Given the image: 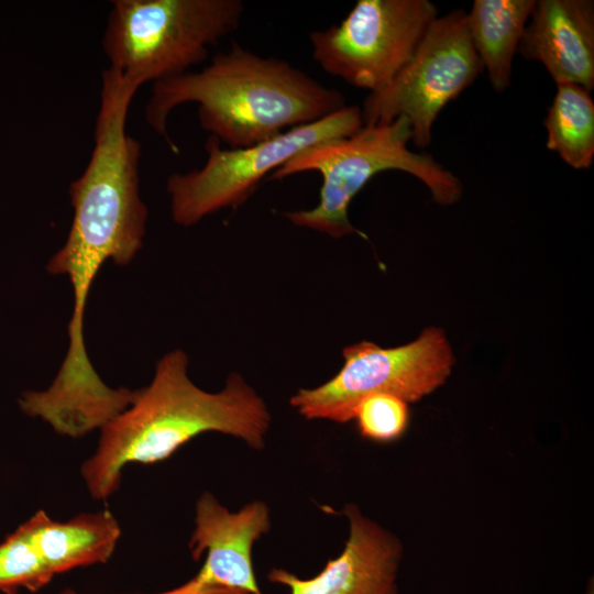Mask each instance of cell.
I'll list each match as a JSON object with an SVG mask.
<instances>
[{"label": "cell", "instance_id": "cell-1", "mask_svg": "<svg viewBox=\"0 0 594 594\" xmlns=\"http://www.w3.org/2000/svg\"><path fill=\"white\" fill-rule=\"evenodd\" d=\"M139 87L109 68L102 73L95 146L88 165L69 187L73 223L50 260L51 274L67 275L74 290L69 348H85L84 319L91 285L108 260L129 264L143 244L147 208L140 197L141 144L125 131Z\"/></svg>", "mask_w": 594, "mask_h": 594}, {"label": "cell", "instance_id": "cell-2", "mask_svg": "<svg viewBox=\"0 0 594 594\" xmlns=\"http://www.w3.org/2000/svg\"><path fill=\"white\" fill-rule=\"evenodd\" d=\"M197 103L200 127L231 148L251 146L319 121L345 107L338 89L275 57L233 42L199 72L153 84L145 121L178 152L167 118L178 106Z\"/></svg>", "mask_w": 594, "mask_h": 594}, {"label": "cell", "instance_id": "cell-3", "mask_svg": "<svg viewBox=\"0 0 594 594\" xmlns=\"http://www.w3.org/2000/svg\"><path fill=\"white\" fill-rule=\"evenodd\" d=\"M187 365L182 350L164 355L150 385L101 428L96 452L81 466L95 499H107L119 488L127 464L166 460L204 432L235 437L254 450L264 448L271 416L244 378L233 373L222 391L209 393L189 380Z\"/></svg>", "mask_w": 594, "mask_h": 594}, {"label": "cell", "instance_id": "cell-4", "mask_svg": "<svg viewBox=\"0 0 594 594\" xmlns=\"http://www.w3.org/2000/svg\"><path fill=\"white\" fill-rule=\"evenodd\" d=\"M410 124L405 118L363 125L355 133L309 146L270 175L272 180L316 172L322 177L319 202L308 210L284 213L297 227L332 238L367 237L350 222L348 209L354 196L376 174L402 170L424 183L436 202L455 204L462 195L460 179L431 155L408 148Z\"/></svg>", "mask_w": 594, "mask_h": 594}, {"label": "cell", "instance_id": "cell-5", "mask_svg": "<svg viewBox=\"0 0 594 594\" xmlns=\"http://www.w3.org/2000/svg\"><path fill=\"white\" fill-rule=\"evenodd\" d=\"M102 36L109 69L139 88L180 76L235 32L241 0H114Z\"/></svg>", "mask_w": 594, "mask_h": 594}, {"label": "cell", "instance_id": "cell-6", "mask_svg": "<svg viewBox=\"0 0 594 594\" xmlns=\"http://www.w3.org/2000/svg\"><path fill=\"white\" fill-rule=\"evenodd\" d=\"M363 125L361 108L345 106L319 121L292 128L251 146L222 148L220 141L210 135L205 145V164L167 178L172 218L179 226L190 227L221 209L237 208L265 176L302 150L349 136Z\"/></svg>", "mask_w": 594, "mask_h": 594}, {"label": "cell", "instance_id": "cell-7", "mask_svg": "<svg viewBox=\"0 0 594 594\" xmlns=\"http://www.w3.org/2000/svg\"><path fill=\"white\" fill-rule=\"evenodd\" d=\"M342 355L343 366L331 380L290 397V405L306 419L345 424L353 420L359 402L376 393L416 403L440 387L454 364L448 339L436 327L405 345L381 348L361 341L345 346Z\"/></svg>", "mask_w": 594, "mask_h": 594}, {"label": "cell", "instance_id": "cell-8", "mask_svg": "<svg viewBox=\"0 0 594 594\" xmlns=\"http://www.w3.org/2000/svg\"><path fill=\"white\" fill-rule=\"evenodd\" d=\"M482 70L470 37L466 12L458 9L438 15L393 81L364 99L363 123L373 125L405 118L410 124L413 143L424 148L431 142L438 114Z\"/></svg>", "mask_w": 594, "mask_h": 594}, {"label": "cell", "instance_id": "cell-9", "mask_svg": "<svg viewBox=\"0 0 594 594\" xmlns=\"http://www.w3.org/2000/svg\"><path fill=\"white\" fill-rule=\"evenodd\" d=\"M438 16L428 0H359L340 24L310 33L312 59L370 94L386 88Z\"/></svg>", "mask_w": 594, "mask_h": 594}, {"label": "cell", "instance_id": "cell-10", "mask_svg": "<svg viewBox=\"0 0 594 594\" xmlns=\"http://www.w3.org/2000/svg\"><path fill=\"white\" fill-rule=\"evenodd\" d=\"M343 514L349 521V537L342 552L327 562L319 574L300 579L272 569L270 582L289 588V594H398L397 572L403 544L387 529L365 517L354 504Z\"/></svg>", "mask_w": 594, "mask_h": 594}, {"label": "cell", "instance_id": "cell-11", "mask_svg": "<svg viewBox=\"0 0 594 594\" xmlns=\"http://www.w3.org/2000/svg\"><path fill=\"white\" fill-rule=\"evenodd\" d=\"M271 529L267 505L262 501L231 513L206 492L196 505L195 530L189 549L195 560H206L195 575L198 580L249 594H262L254 575L252 548Z\"/></svg>", "mask_w": 594, "mask_h": 594}, {"label": "cell", "instance_id": "cell-12", "mask_svg": "<svg viewBox=\"0 0 594 594\" xmlns=\"http://www.w3.org/2000/svg\"><path fill=\"white\" fill-rule=\"evenodd\" d=\"M517 53L540 62L556 84L594 88V2L537 0Z\"/></svg>", "mask_w": 594, "mask_h": 594}, {"label": "cell", "instance_id": "cell-13", "mask_svg": "<svg viewBox=\"0 0 594 594\" xmlns=\"http://www.w3.org/2000/svg\"><path fill=\"white\" fill-rule=\"evenodd\" d=\"M18 529L54 575L107 562L121 535L109 510L80 514L64 522L38 510Z\"/></svg>", "mask_w": 594, "mask_h": 594}, {"label": "cell", "instance_id": "cell-14", "mask_svg": "<svg viewBox=\"0 0 594 594\" xmlns=\"http://www.w3.org/2000/svg\"><path fill=\"white\" fill-rule=\"evenodd\" d=\"M536 0H475L466 13L473 47L493 89L508 88L513 61Z\"/></svg>", "mask_w": 594, "mask_h": 594}, {"label": "cell", "instance_id": "cell-15", "mask_svg": "<svg viewBox=\"0 0 594 594\" xmlns=\"http://www.w3.org/2000/svg\"><path fill=\"white\" fill-rule=\"evenodd\" d=\"M547 148L572 168L587 169L594 158V102L591 91L574 84H557L543 121Z\"/></svg>", "mask_w": 594, "mask_h": 594}, {"label": "cell", "instance_id": "cell-16", "mask_svg": "<svg viewBox=\"0 0 594 594\" xmlns=\"http://www.w3.org/2000/svg\"><path fill=\"white\" fill-rule=\"evenodd\" d=\"M54 576L26 538L16 529L0 542V592H35Z\"/></svg>", "mask_w": 594, "mask_h": 594}, {"label": "cell", "instance_id": "cell-17", "mask_svg": "<svg viewBox=\"0 0 594 594\" xmlns=\"http://www.w3.org/2000/svg\"><path fill=\"white\" fill-rule=\"evenodd\" d=\"M360 435L375 442H392L406 432L409 424L408 403L386 393L363 397L353 414Z\"/></svg>", "mask_w": 594, "mask_h": 594}, {"label": "cell", "instance_id": "cell-18", "mask_svg": "<svg viewBox=\"0 0 594 594\" xmlns=\"http://www.w3.org/2000/svg\"><path fill=\"white\" fill-rule=\"evenodd\" d=\"M59 594H80L78 592H75L70 588H65ZM157 594H249L241 590H235L227 586L221 585H212L205 583L200 580H198L196 576H194L191 580L186 582L185 584Z\"/></svg>", "mask_w": 594, "mask_h": 594}]
</instances>
